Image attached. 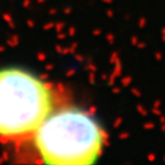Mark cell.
I'll use <instances>...</instances> for the list:
<instances>
[{
  "label": "cell",
  "instance_id": "2",
  "mask_svg": "<svg viewBox=\"0 0 165 165\" xmlns=\"http://www.w3.org/2000/svg\"><path fill=\"white\" fill-rule=\"evenodd\" d=\"M69 103L63 88L21 69L0 70V142L20 147Z\"/></svg>",
  "mask_w": 165,
  "mask_h": 165
},
{
  "label": "cell",
  "instance_id": "1",
  "mask_svg": "<svg viewBox=\"0 0 165 165\" xmlns=\"http://www.w3.org/2000/svg\"><path fill=\"white\" fill-rule=\"evenodd\" d=\"M104 132L86 111L69 103L56 109L16 149L28 160L55 165L92 164L104 146Z\"/></svg>",
  "mask_w": 165,
  "mask_h": 165
}]
</instances>
